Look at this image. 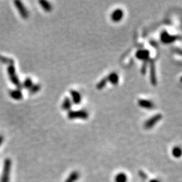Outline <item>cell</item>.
Here are the masks:
<instances>
[{
  "label": "cell",
  "instance_id": "cell-1",
  "mask_svg": "<svg viewBox=\"0 0 182 182\" xmlns=\"http://www.w3.org/2000/svg\"><path fill=\"white\" fill-rule=\"evenodd\" d=\"M11 167V161L10 158H6L4 161L3 173L1 178V182H9Z\"/></svg>",
  "mask_w": 182,
  "mask_h": 182
},
{
  "label": "cell",
  "instance_id": "cell-2",
  "mask_svg": "<svg viewBox=\"0 0 182 182\" xmlns=\"http://www.w3.org/2000/svg\"><path fill=\"white\" fill-rule=\"evenodd\" d=\"M67 117L69 119H87L89 117V113L86 110H78V111H68Z\"/></svg>",
  "mask_w": 182,
  "mask_h": 182
},
{
  "label": "cell",
  "instance_id": "cell-3",
  "mask_svg": "<svg viewBox=\"0 0 182 182\" xmlns=\"http://www.w3.org/2000/svg\"><path fill=\"white\" fill-rule=\"evenodd\" d=\"M161 42L164 44H171L175 42L180 38V36L177 35H171L167 31H163L160 35Z\"/></svg>",
  "mask_w": 182,
  "mask_h": 182
},
{
  "label": "cell",
  "instance_id": "cell-4",
  "mask_svg": "<svg viewBox=\"0 0 182 182\" xmlns=\"http://www.w3.org/2000/svg\"><path fill=\"white\" fill-rule=\"evenodd\" d=\"M14 3L16 8H17L18 12H19L20 16H21V17L23 19H27L29 16V11H28L27 8L25 7L24 4H23L22 2L16 0V1H14Z\"/></svg>",
  "mask_w": 182,
  "mask_h": 182
},
{
  "label": "cell",
  "instance_id": "cell-5",
  "mask_svg": "<svg viewBox=\"0 0 182 182\" xmlns=\"http://www.w3.org/2000/svg\"><path fill=\"white\" fill-rule=\"evenodd\" d=\"M163 116L161 113H157L151 117V118L147 119L146 122L144 123V128L146 129H151L153 127H154L158 121L161 120L162 119Z\"/></svg>",
  "mask_w": 182,
  "mask_h": 182
},
{
  "label": "cell",
  "instance_id": "cell-6",
  "mask_svg": "<svg viewBox=\"0 0 182 182\" xmlns=\"http://www.w3.org/2000/svg\"><path fill=\"white\" fill-rule=\"evenodd\" d=\"M150 62V79L152 85L154 86H156L157 84V78H156V66L155 64V61L151 60Z\"/></svg>",
  "mask_w": 182,
  "mask_h": 182
},
{
  "label": "cell",
  "instance_id": "cell-7",
  "mask_svg": "<svg viewBox=\"0 0 182 182\" xmlns=\"http://www.w3.org/2000/svg\"><path fill=\"white\" fill-rule=\"evenodd\" d=\"M136 57L142 61H149L150 51L147 49H140L136 53Z\"/></svg>",
  "mask_w": 182,
  "mask_h": 182
},
{
  "label": "cell",
  "instance_id": "cell-8",
  "mask_svg": "<svg viewBox=\"0 0 182 182\" xmlns=\"http://www.w3.org/2000/svg\"><path fill=\"white\" fill-rule=\"evenodd\" d=\"M123 11L121 9H116L111 14V19L115 22H118L123 18Z\"/></svg>",
  "mask_w": 182,
  "mask_h": 182
},
{
  "label": "cell",
  "instance_id": "cell-9",
  "mask_svg": "<svg viewBox=\"0 0 182 182\" xmlns=\"http://www.w3.org/2000/svg\"><path fill=\"white\" fill-rule=\"evenodd\" d=\"M138 104L140 107L146 109H153L155 107V105L153 101L146 99H140L138 101Z\"/></svg>",
  "mask_w": 182,
  "mask_h": 182
},
{
  "label": "cell",
  "instance_id": "cell-10",
  "mask_svg": "<svg viewBox=\"0 0 182 182\" xmlns=\"http://www.w3.org/2000/svg\"><path fill=\"white\" fill-rule=\"evenodd\" d=\"M70 94L72 96V102L75 105H79L82 101V96L79 92L75 90H71Z\"/></svg>",
  "mask_w": 182,
  "mask_h": 182
},
{
  "label": "cell",
  "instance_id": "cell-11",
  "mask_svg": "<svg viewBox=\"0 0 182 182\" xmlns=\"http://www.w3.org/2000/svg\"><path fill=\"white\" fill-rule=\"evenodd\" d=\"M9 95L10 96L11 98L16 101L21 100L23 97V94L21 90L19 89L10 90V91H9Z\"/></svg>",
  "mask_w": 182,
  "mask_h": 182
},
{
  "label": "cell",
  "instance_id": "cell-12",
  "mask_svg": "<svg viewBox=\"0 0 182 182\" xmlns=\"http://www.w3.org/2000/svg\"><path fill=\"white\" fill-rule=\"evenodd\" d=\"M72 101L68 96H66V97L64 98V100L62 103L61 105V108L64 111H70L71 108H72Z\"/></svg>",
  "mask_w": 182,
  "mask_h": 182
},
{
  "label": "cell",
  "instance_id": "cell-13",
  "mask_svg": "<svg viewBox=\"0 0 182 182\" xmlns=\"http://www.w3.org/2000/svg\"><path fill=\"white\" fill-rule=\"evenodd\" d=\"M9 78H10L11 82L13 84H14L18 89H20V88H22V84L20 81L19 78L18 77L16 73L14 74L9 75Z\"/></svg>",
  "mask_w": 182,
  "mask_h": 182
},
{
  "label": "cell",
  "instance_id": "cell-14",
  "mask_svg": "<svg viewBox=\"0 0 182 182\" xmlns=\"http://www.w3.org/2000/svg\"><path fill=\"white\" fill-rule=\"evenodd\" d=\"M108 82H109L111 84L116 85L118 84L119 82V76L116 72H112L111 73L107 76Z\"/></svg>",
  "mask_w": 182,
  "mask_h": 182
},
{
  "label": "cell",
  "instance_id": "cell-15",
  "mask_svg": "<svg viewBox=\"0 0 182 182\" xmlns=\"http://www.w3.org/2000/svg\"><path fill=\"white\" fill-rule=\"evenodd\" d=\"M39 4H40L41 6L42 7L45 11H47V12H49V11H51L52 10V6L51 5V4L49 1H45V0H41L39 1Z\"/></svg>",
  "mask_w": 182,
  "mask_h": 182
},
{
  "label": "cell",
  "instance_id": "cell-16",
  "mask_svg": "<svg viewBox=\"0 0 182 182\" xmlns=\"http://www.w3.org/2000/svg\"><path fill=\"white\" fill-rule=\"evenodd\" d=\"M0 62L5 64H8V66L14 64V61L13 59L10 58V57H5L1 55H0Z\"/></svg>",
  "mask_w": 182,
  "mask_h": 182
},
{
  "label": "cell",
  "instance_id": "cell-17",
  "mask_svg": "<svg viewBox=\"0 0 182 182\" xmlns=\"http://www.w3.org/2000/svg\"><path fill=\"white\" fill-rule=\"evenodd\" d=\"M41 89V86L39 84H33V86H32L31 88L29 89V93L31 94H36V93H38V92L40 91Z\"/></svg>",
  "mask_w": 182,
  "mask_h": 182
},
{
  "label": "cell",
  "instance_id": "cell-18",
  "mask_svg": "<svg viewBox=\"0 0 182 182\" xmlns=\"http://www.w3.org/2000/svg\"><path fill=\"white\" fill-rule=\"evenodd\" d=\"M33 82L31 78H26L22 84V87H23V88H25V89H29L32 86H33Z\"/></svg>",
  "mask_w": 182,
  "mask_h": 182
},
{
  "label": "cell",
  "instance_id": "cell-19",
  "mask_svg": "<svg viewBox=\"0 0 182 182\" xmlns=\"http://www.w3.org/2000/svg\"><path fill=\"white\" fill-rule=\"evenodd\" d=\"M107 82H108V80H107V76L103 78V79L101 80V81L98 82V84H96V89H97L98 90H102L103 89L105 88Z\"/></svg>",
  "mask_w": 182,
  "mask_h": 182
},
{
  "label": "cell",
  "instance_id": "cell-20",
  "mask_svg": "<svg viewBox=\"0 0 182 182\" xmlns=\"http://www.w3.org/2000/svg\"><path fill=\"white\" fill-rule=\"evenodd\" d=\"M148 61H145L143 62L142 68H141V74L142 75L146 74V70H147V66H148Z\"/></svg>",
  "mask_w": 182,
  "mask_h": 182
},
{
  "label": "cell",
  "instance_id": "cell-21",
  "mask_svg": "<svg viewBox=\"0 0 182 182\" xmlns=\"http://www.w3.org/2000/svg\"><path fill=\"white\" fill-rule=\"evenodd\" d=\"M181 149L179 147H176L173 150V155L176 157H179L181 155Z\"/></svg>",
  "mask_w": 182,
  "mask_h": 182
},
{
  "label": "cell",
  "instance_id": "cell-22",
  "mask_svg": "<svg viewBox=\"0 0 182 182\" xmlns=\"http://www.w3.org/2000/svg\"><path fill=\"white\" fill-rule=\"evenodd\" d=\"M126 180V177L124 176V175H120V176H118L116 178L117 182H125Z\"/></svg>",
  "mask_w": 182,
  "mask_h": 182
},
{
  "label": "cell",
  "instance_id": "cell-23",
  "mask_svg": "<svg viewBox=\"0 0 182 182\" xmlns=\"http://www.w3.org/2000/svg\"><path fill=\"white\" fill-rule=\"evenodd\" d=\"M4 139V138L3 136H2L1 134H0V146H1V144H2V142H3Z\"/></svg>",
  "mask_w": 182,
  "mask_h": 182
}]
</instances>
